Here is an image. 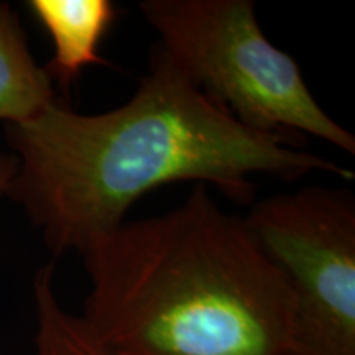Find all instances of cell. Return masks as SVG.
<instances>
[{
  "mask_svg": "<svg viewBox=\"0 0 355 355\" xmlns=\"http://www.w3.org/2000/svg\"><path fill=\"white\" fill-rule=\"evenodd\" d=\"M26 7L50 35L53 58L44 69L61 89L68 91L86 66L107 64L99 55V46L117 19L114 2L28 0Z\"/></svg>",
  "mask_w": 355,
  "mask_h": 355,
  "instance_id": "5b68a950",
  "label": "cell"
},
{
  "mask_svg": "<svg viewBox=\"0 0 355 355\" xmlns=\"http://www.w3.org/2000/svg\"><path fill=\"white\" fill-rule=\"evenodd\" d=\"M17 171L6 196L24 209L53 259L117 229L141 196L165 184H211L252 204L263 175L298 181L355 173L278 135L252 130L209 99L157 43L135 94L121 107L79 114L56 99L3 128Z\"/></svg>",
  "mask_w": 355,
  "mask_h": 355,
  "instance_id": "6da1fadb",
  "label": "cell"
},
{
  "mask_svg": "<svg viewBox=\"0 0 355 355\" xmlns=\"http://www.w3.org/2000/svg\"><path fill=\"white\" fill-rule=\"evenodd\" d=\"M293 298L291 355H355V196L304 186L243 217Z\"/></svg>",
  "mask_w": 355,
  "mask_h": 355,
  "instance_id": "277c9868",
  "label": "cell"
},
{
  "mask_svg": "<svg viewBox=\"0 0 355 355\" xmlns=\"http://www.w3.org/2000/svg\"><path fill=\"white\" fill-rule=\"evenodd\" d=\"M58 99L55 83L32 55L19 13L0 2V121H32Z\"/></svg>",
  "mask_w": 355,
  "mask_h": 355,
  "instance_id": "8992f818",
  "label": "cell"
},
{
  "mask_svg": "<svg viewBox=\"0 0 355 355\" xmlns=\"http://www.w3.org/2000/svg\"><path fill=\"white\" fill-rule=\"evenodd\" d=\"M32 291L37 314L35 355H114L81 314L69 313L61 303L55 288V265L40 266Z\"/></svg>",
  "mask_w": 355,
  "mask_h": 355,
  "instance_id": "52a82bcc",
  "label": "cell"
},
{
  "mask_svg": "<svg viewBox=\"0 0 355 355\" xmlns=\"http://www.w3.org/2000/svg\"><path fill=\"white\" fill-rule=\"evenodd\" d=\"M81 316L114 355H291L288 282L206 184L79 252Z\"/></svg>",
  "mask_w": 355,
  "mask_h": 355,
  "instance_id": "7a4b0ae2",
  "label": "cell"
},
{
  "mask_svg": "<svg viewBox=\"0 0 355 355\" xmlns=\"http://www.w3.org/2000/svg\"><path fill=\"white\" fill-rule=\"evenodd\" d=\"M158 44L198 87L252 130L306 145L311 135L355 155V137L332 121L296 60L268 42L252 0H144Z\"/></svg>",
  "mask_w": 355,
  "mask_h": 355,
  "instance_id": "3957f363",
  "label": "cell"
},
{
  "mask_svg": "<svg viewBox=\"0 0 355 355\" xmlns=\"http://www.w3.org/2000/svg\"><path fill=\"white\" fill-rule=\"evenodd\" d=\"M17 171V159L12 153L0 152V198L6 196Z\"/></svg>",
  "mask_w": 355,
  "mask_h": 355,
  "instance_id": "ba28073f",
  "label": "cell"
}]
</instances>
